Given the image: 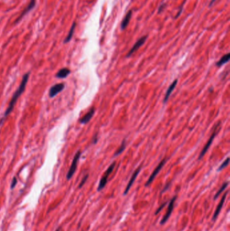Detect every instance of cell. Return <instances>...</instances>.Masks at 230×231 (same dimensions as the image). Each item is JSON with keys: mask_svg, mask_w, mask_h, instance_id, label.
<instances>
[{"mask_svg": "<svg viewBox=\"0 0 230 231\" xmlns=\"http://www.w3.org/2000/svg\"><path fill=\"white\" fill-rule=\"evenodd\" d=\"M29 76H30V72H28L26 74H24V76H22V79L21 80V83H20V85L18 87V89L13 93V96L11 98V100H10L8 107L7 108V109L6 110L4 114H3V117L0 119V127L3 124V122H4L6 118L8 116L9 114L12 112L13 108H14L15 105L18 101V98L20 97V96L23 93L24 91L25 90L26 86L27 84V83H28V80L29 79Z\"/></svg>", "mask_w": 230, "mask_h": 231, "instance_id": "6da1fadb", "label": "cell"}, {"mask_svg": "<svg viewBox=\"0 0 230 231\" xmlns=\"http://www.w3.org/2000/svg\"><path fill=\"white\" fill-rule=\"evenodd\" d=\"M115 166H116V162H114L109 166V168L107 169V170L105 171V174L103 176V177L101 178L100 181H99V186H98V188H97L98 191H101V190L104 189L105 186L107 182L108 177H109V176L110 175L111 173L113 172Z\"/></svg>", "mask_w": 230, "mask_h": 231, "instance_id": "7a4b0ae2", "label": "cell"}, {"mask_svg": "<svg viewBox=\"0 0 230 231\" xmlns=\"http://www.w3.org/2000/svg\"><path fill=\"white\" fill-rule=\"evenodd\" d=\"M80 155H81V151H78L76 153L75 155H74V159H73L72 162V164H71L70 168L69 170H68V172H67V175H66V178H67V181H69L70 179H71V178H72L73 175L74 174V173H75V172L76 170V168H77L78 162H79V161Z\"/></svg>", "mask_w": 230, "mask_h": 231, "instance_id": "3957f363", "label": "cell"}, {"mask_svg": "<svg viewBox=\"0 0 230 231\" xmlns=\"http://www.w3.org/2000/svg\"><path fill=\"white\" fill-rule=\"evenodd\" d=\"M219 124H220V122H219L218 123H217V124L215 126L213 132V133L211 135L210 138H209V141H207V143H206V145H205V147H203V149H202L201 154H200V155H199V156H198V159H199V160H200V159H201L202 158H203V156L205 155L206 153H207V151H208V149H209V147H210V146L211 145L212 143H213V139H215L216 135H217V128H218Z\"/></svg>", "mask_w": 230, "mask_h": 231, "instance_id": "277c9868", "label": "cell"}, {"mask_svg": "<svg viewBox=\"0 0 230 231\" xmlns=\"http://www.w3.org/2000/svg\"><path fill=\"white\" fill-rule=\"evenodd\" d=\"M166 161H167V159L166 158H164L163 159V160H162L159 163V164H158V166L156 167V168H155L154 170V171L153 172H152L151 175L150 176V177L148 178V181H147V182L145 183V186H148L150 184H151L152 182H153V180L155 179V178L156 177L157 175L158 174V173L160 172V170L162 169V168H163V166H164V165L165 164V163H166Z\"/></svg>", "mask_w": 230, "mask_h": 231, "instance_id": "5b68a950", "label": "cell"}, {"mask_svg": "<svg viewBox=\"0 0 230 231\" xmlns=\"http://www.w3.org/2000/svg\"><path fill=\"white\" fill-rule=\"evenodd\" d=\"M64 88H65V84L63 83L54 84V85H53L49 89V97L53 98L55 96H56L59 93L62 92Z\"/></svg>", "mask_w": 230, "mask_h": 231, "instance_id": "8992f818", "label": "cell"}, {"mask_svg": "<svg viewBox=\"0 0 230 231\" xmlns=\"http://www.w3.org/2000/svg\"><path fill=\"white\" fill-rule=\"evenodd\" d=\"M175 199H176V196H174V198L171 199V201L170 202V203H169V205H168L167 212H166V213H165V214L164 215L163 218H162V220H161V222H160L161 225H164V224L167 221V220L170 218V217L171 213H172V211H173V209H174V203L175 202Z\"/></svg>", "mask_w": 230, "mask_h": 231, "instance_id": "52a82bcc", "label": "cell"}, {"mask_svg": "<svg viewBox=\"0 0 230 231\" xmlns=\"http://www.w3.org/2000/svg\"><path fill=\"white\" fill-rule=\"evenodd\" d=\"M147 37H148V35H145V36L142 37L141 38L138 39L137 41L135 43V44L133 45V47L130 49L129 52H128V53H127V55H126V57H130L132 55L133 53H134L137 49H139L140 47L145 43V41H146V40L147 39Z\"/></svg>", "mask_w": 230, "mask_h": 231, "instance_id": "ba28073f", "label": "cell"}, {"mask_svg": "<svg viewBox=\"0 0 230 231\" xmlns=\"http://www.w3.org/2000/svg\"><path fill=\"white\" fill-rule=\"evenodd\" d=\"M140 170H141V166H139V167H138V168H136V170H135V171L134 172L133 174L132 175L131 178H130V181H129V182H128V185H127V186H126V189H125V191H124V195H126L128 194V191H129V190H130V189L131 188L132 185H133L134 182L135 181V180H136V177L138 176V174H139V172H140Z\"/></svg>", "mask_w": 230, "mask_h": 231, "instance_id": "9c48e42d", "label": "cell"}, {"mask_svg": "<svg viewBox=\"0 0 230 231\" xmlns=\"http://www.w3.org/2000/svg\"><path fill=\"white\" fill-rule=\"evenodd\" d=\"M35 5H36V0H30L29 3V5L26 6V8L25 10H23L22 12L21 13V14L19 16L18 18L16 19V23H18L20 21V20H21L23 18V17L26 14H28L30 11V10H33L34 8H35Z\"/></svg>", "mask_w": 230, "mask_h": 231, "instance_id": "30bf717a", "label": "cell"}, {"mask_svg": "<svg viewBox=\"0 0 230 231\" xmlns=\"http://www.w3.org/2000/svg\"><path fill=\"white\" fill-rule=\"evenodd\" d=\"M94 112H95V110H94V108H92L82 118H81L80 119V120H79L80 123L82 124H87L88 122L91 120V118H93V116L94 114Z\"/></svg>", "mask_w": 230, "mask_h": 231, "instance_id": "8fae6325", "label": "cell"}, {"mask_svg": "<svg viewBox=\"0 0 230 231\" xmlns=\"http://www.w3.org/2000/svg\"><path fill=\"white\" fill-rule=\"evenodd\" d=\"M227 195H228V192H226L225 193V194L224 195H223L222 198H221V199L220 200V202H219V204H218V206L217 207V208H216V210H215V212L214 213L213 216V218H212L213 221H214V220L217 218L218 215L219 214V213H220L222 207H223V206H224V203L225 202V200L226 197H227Z\"/></svg>", "mask_w": 230, "mask_h": 231, "instance_id": "7c38bea8", "label": "cell"}, {"mask_svg": "<svg viewBox=\"0 0 230 231\" xmlns=\"http://www.w3.org/2000/svg\"><path fill=\"white\" fill-rule=\"evenodd\" d=\"M178 79H175L174 80V82L172 83L170 87H169V88L167 89L166 93H165V97H164V100H163V104H165L167 101L169 97H170V96H171V93L173 92V91L174 90L175 86H176V84L178 83Z\"/></svg>", "mask_w": 230, "mask_h": 231, "instance_id": "4fadbf2b", "label": "cell"}, {"mask_svg": "<svg viewBox=\"0 0 230 231\" xmlns=\"http://www.w3.org/2000/svg\"><path fill=\"white\" fill-rule=\"evenodd\" d=\"M71 73V71L67 68H63V69L58 70L56 74V77L57 79H66Z\"/></svg>", "mask_w": 230, "mask_h": 231, "instance_id": "5bb4252c", "label": "cell"}, {"mask_svg": "<svg viewBox=\"0 0 230 231\" xmlns=\"http://www.w3.org/2000/svg\"><path fill=\"white\" fill-rule=\"evenodd\" d=\"M132 10H130V11L126 14V15L125 16L124 19L122 20V21H121V30H124L126 28L130 22V20L132 18Z\"/></svg>", "mask_w": 230, "mask_h": 231, "instance_id": "9a60e30c", "label": "cell"}, {"mask_svg": "<svg viewBox=\"0 0 230 231\" xmlns=\"http://www.w3.org/2000/svg\"><path fill=\"white\" fill-rule=\"evenodd\" d=\"M76 22H74L72 23V26H71V29H70V31H69V33H68V35H67V37H66V39H64V41H63V43H67L70 41L71 39H72V36H73V35H74V30H75V29H76Z\"/></svg>", "mask_w": 230, "mask_h": 231, "instance_id": "2e32d148", "label": "cell"}, {"mask_svg": "<svg viewBox=\"0 0 230 231\" xmlns=\"http://www.w3.org/2000/svg\"><path fill=\"white\" fill-rule=\"evenodd\" d=\"M229 59H230V53H228L222 56L221 58L219 60L218 62H217V63H216V66H217V67H221V66L224 65V64L228 63L229 62Z\"/></svg>", "mask_w": 230, "mask_h": 231, "instance_id": "e0dca14e", "label": "cell"}, {"mask_svg": "<svg viewBox=\"0 0 230 231\" xmlns=\"http://www.w3.org/2000/svg\"><path fill=\"white\" fill-rule=\"evenodd\" d=\"M126 147V139H124V140L122 141V143H121V145L119 147V148H118L117 149V151L115 152L114 154V157L115 156H117L119 155L120 154H121L124 151L125 148Z\"/></svg>", "mask_w": 230, "mask_h": 231, "instance_id": "ac0fdd59", "label": "cell"}, {"mask_svg": "<svg viewBox=\"0 0 230 231\" xmlns=\"http://www.w3.org/2000/svg\"><path fill=\"white\" fill-rule=\"evenodd\" d=\"M228 184H229V182H225L224 183V184L222 185V186H221V188L219 189V191H218L217 193H216L215 195L214 196V199H217L218 197L219 196V195H220L221 193L223 191H225V189L226 188H227V186H228Z\"/></svg>", "mask_w": 230, "mask_h": 231, "instance_id": "d6986e66", "label": "cell"}, {"mask_svg": "<svg viewBox=\"0 0 230 231\" xmlns=\"http://www.w3.org/2000/svg\"><path fill=\"white\" fill-rule=\"evenodd\" d=\"M229 158H227L225 159V160L222 163V164H221V166H219V167L217 169V171H221V170H223L224 168H225L226 166H227L229 164Z\"/></svg>", "mask_w": 230, "mask_h": 231, "instance_id": "ffe728a7", "label": "cell"}, {"mask_svg": "<svg viewBox=\"0 0 230 231\" xmlns=\"http://www.w3.org/2000/svg\"><path fill=\"white\" fill-rule=\"evenodd\" d=\"M88 178H89V174H86L85 176H84V177H83L82 179V181H81L80 183L79 184V189H80V188H82V186L84 185V183H85L86 181H87Z\"/></svg>", "mask_w": 230, "mask_h": 231, "instance_id": "44dd1931", "label": "cell"}, {"mask_svg": "<svg viewBox=\"0 0 230 231\" xmlns=\"http://www.w3.org/2000/svg\"><path fill=\"white\" fill-rule=\"evenodd\" d=\"M17 182H18L17 181V178L16 177H13L12 181V184H11V186H10V188H11L12 189L14 188L16 185H17Z\"/></svg>", "mask_w": 230, "mask_h": 231, "instance_id": "7402d4cb", "label": "cell"}, {"mask_svg": "<svg viewBox=\"0 0 230 231\" xmlns=\"http://www.w3.org/2000/svg\"><path fill=\"white\" fill-rule=\"evenodd\" d=\"M166 204H167V203L166 202H165V203H163V204H162V205H161V206L159 207V208L157 209V211L156 212H155V214H157V213H159V212L160 211H161V210L162 209H163V208H164V207L165 206H166Z\"/></svg>", "mask_w": 230, "mask_h": 231, "instance_id": "603a6c76", "label": "cell"}, {"mask_svg": "<svg viewBox=\"0 0 230 231\" xmlns=\"http://www.w3.org/2000/svg\"><path fill=\"white\" fill-rule=\"evenodd\" d=\"M165 3H163V4L160 5V6L159 7V9H158V14H160L162 12V11H163V9L165 8Z\"/></svg>", "mask_w": 230, "mask_h": 231, "instance_id": "cb8c5ba5", "label": "cell"}, {"mask_svg": "<svg viewBox=\"0 0 230 231\" xmlns=\"http://www.w3.org/2000/svg\"><path fill=\"white\" fill-rule=\"evenodd\" d=\"M182 7H183V5H182V6H181V8H180V10H179V12H178V14H176V16H175V18H178V17H179V16H180V14H181V13H182Z\"/></svg>", "mask_w": 230, "mask_h": 231, "instance_id": "d4e9b609", "label": "cell"}, {"mask_svg": "<svg viewBox=\"0 0 230 231\" xmlns=\"http://www.w3.org/2000/svg\"><path fill=\"white\" fill-rule=\"evenodd\" d=\"M170 182H169L168 183V184L166 185V186H165V187H164V189H163V191H162V192L161 193H163V192H165V191H166V190L167 189H169V187H170Z\"/></svg>", "mask_w": 230, "mask_h": 231, "instance_id": "484cf974", "label": "cell"}, {"mask_svg": "<svg viewBox=\"0 0 230 231\" xmlns=\"http://www.w3.org/2000/svg\"><path fill=\"white\" fill-rule=\"evenodd\" d=\"M215 1H216V0H211V2H210V3H209V7H211L212 5L213 4V3H214Z\"/></svg>", "mask_w": 230, "mask_h": 231, "instance_id": "4316f807", "label": "cell"}, {"mask_svg": "<svg viewBox=\"0 0 230 231\" xmlns=\"http://www.w3.org/2000/svg\"><path fill=\"white\" fill-rule=\"evenodd\" d=\"M59 230H60V228H58L56 231H59Z\"/></svg>", "mask_w": 230, "mask_h": 231, "instance_id": "83f0119b", "label": "cell"}]
</instances>
